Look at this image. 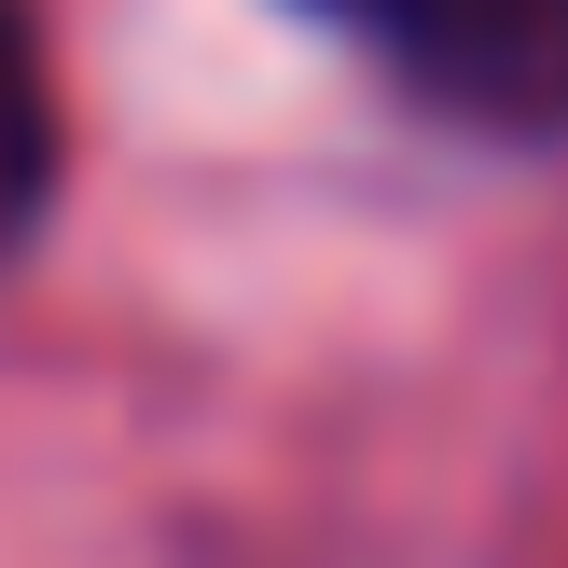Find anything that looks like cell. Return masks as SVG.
Here are the masks:
<instances>
[{"label": "cell", "mask_w": 568, "mask_h": 568, "mask_svg": "<svg viewBox=\"0 0 568 568\" xmlns=\"http://www.w3.org/2000/svg\"><path fill=\"white\" fill-rule=\"evenodd\" d=\"M305 14L375 42L458 125H499V139L568 125V0H305Z\"/></svg>", "instance_id": "cell-1"}, {"label": "cell", "mask_w": 568, "mask_h": 568, "mask_svg": "<svg viewBox=\"0 0 568 568\" xmlns=\"http://www.w3.org/2000/svg\"><path fill=\"white\" fill-rule=\"evenodd\" d=\"M42 194H55V83H42L28 14L0 0V250L42 222Z\"/></svg>", "instance_id": "cell-2"}]
</instances>
